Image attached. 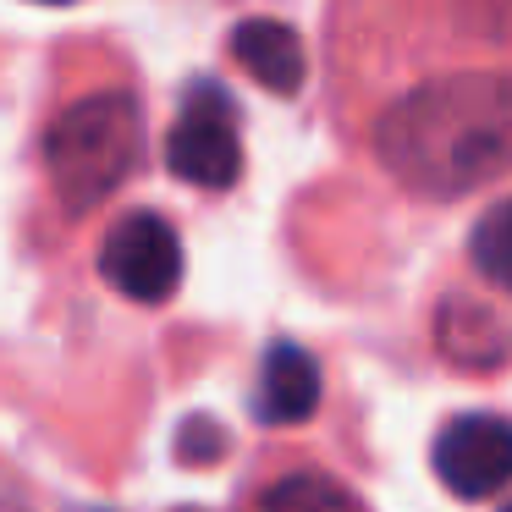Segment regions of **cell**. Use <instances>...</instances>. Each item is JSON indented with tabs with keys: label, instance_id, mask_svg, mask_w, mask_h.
I'll use <instances>...</instances> for the list:
<instances>
[{
	"label": "cell",
	"instance_id": "cell-12",
	"mask_svg": "<svg viewBox=\"0 0 512 512\" xmlns=\"http://www.w3.org/2000/svg\"><path fill=\"white\" fill-rule=\"evenodd\" d=\"M501 512H512V501H507V507H501Z\"/></svg>",
	"mask_w": 512,
	"mask_h": 512
},
{
	"label": "cell",
	"instance_id": "cell-8",
	"mask_svg": "<svg viewBox=\"0 0 512 512\" xmlns=\"http://www.w3.org/2000/svg\"><path fill=\"white\" fill-rule=\"evenodd\" d=\"M435 347L463 369H496L512 353V325L474 298H446L435 314Z\"/></svg>",
	"mask_w": 512,
	"mask_h": 512
},
{
	"label": "cell",
	"instance_id": "cell-11",
	"mask_svg": "<svg viewBox=\"0 0 512 512\" xmlns=\"http://www.w3.org/2000/svg\"><path fill=\"white\" fill-rule=\"evenodd\" d=\"M0 512H28V501H23V490L12 485V479L0 474Z\"/></svg>",
	"mask_w": 512,
	"mask_h": 512
},
{
	"label": "cell",
	"instance_id": "cell-1",
	"mask_svg": "<svg viewBox=\"0 0 512 512\" xmlns=\"http://www.w3.org/2000/svg\"><path fill=\"white\" fill-rule=\"evenodd\" d=\"M375 155L397 182L457 199L512 171V78L457 72L408 89L375 122Z\"/></svg>",
	"mask_w": 512,
	"mask_h": 512
},
{
	"label": "cell",
	"instance_id": "cell-10",
	"mask_svg": "<svg viewBox=\"0 0 512 512\" xmlns=\"http://www.w3.org/2000/svg\"><path fill=\"white\" fill-rule=\"evenodd\" d=\"M468 259H474V270L490 287L512 292V199L490 204V210L479 215L474 237H468Z\"/></svg>",
	"mask_w": 512,
	"mask_h": 512
},
{
	"label": "cell",
	"instance_id": "cell-9",
	"mask_svg": "<svg viewBox=\"0 0 512 512\" xmlns=\"http://www.w3.org/2000/svg\"><path fill=\"white\" fill-rule=\"evenodd\" d=\"M254 512H364V507H358L353 490H342L336 479L298 468V474L270 479V485L254 496Z\"/></svg>",
	"mask_w": 512,
	"mask_h": 512
},
{
	"label": "cell",
	"instance_id": "cell-6",
	"mask_svg": "<svg viewBox=\"0 0 512 512\" xmlns=\"http://www.w3.org/2000/svg\"><path fill=\"white\" fill-rule=\"evenodd\" d=\"M320 408V369L298 342L265 347V364L254 380V413L265 424H303Z\"/></svg>",
	"mask_w": 512,
	"mask_h": 512
},
{
	"label": "cell",
	"instance_id": "cell-5",
	"mask_svg": "<svg viewBox=\"0 0 512 512\" xmlns=\"http://www.w3.org/2000/svg\"><path fill=\"white\" fill-rule=\"evenodd\" d=\"M435 479L463 501H485L512 485V419L501 413H457L430 446Z\"/></svg>",
	"mask_w": 512,
	"mask_h": 512
},
{
	"label": "cell",
	"instance_id": "cell-7",
	"mask_svg": "<svg viewBox=\"0 0 512 512\" xmlns=\"http://www.w3.org/2000/svg\"><path fill=\"white\" fill-rule=\"evenodd\" d=\"M232 61L265 94H298L303 72H309L298 34L287 23H276V17H248V23H237L232 28Z\"/></svg>",
	"mask_w": 512,
	"mask_h": 512
},
{
	"label": "cell",
	"instance_id": "cell-2",
	"mask_svg": "<svg viewBox=\"0 0 512 512\" xmlns=\"http://www.w3.org/2000/svg\"><path fill=\"white\" fill-rule=\"evenodd\" d=\"M138 155V105L127 94H89L67 105L45 133V166L56 182V199L72 215L94 210L116 182L127 177Z\"/></svg>",
	"mask_w": 512,
	"mask_h": 512
},
{
	"label": "cell",
	"instance_id": "cell-4",
	"mask_svg": "<svg viewBox=\"0 0 512 512\" xmlns=\"http://www.w3.org/2000/svg\"><path fill=\"white\" fill-rule=\"evenodd\" d=\"M100 276L133 303H166L182 287V237L155 210L122 215L100 243Z\"/></svg>",
	"mask_w": 512,
	"mask_h": 512
},
{
	"label": "cell",
	"instance_id": "cell-3",
	"mask_svg": "<svg viewBox=\"0 0 512 512\" xmlns=\"http://www.w3.org/2000/svg\"><path fill=\"white\" fill-rule=\"evenodd\" d=\"M166 166L171 177L193 182V188H232L237 182L243 144H237V111L221 83H199L182 100L177 122L166 133Z\"/></svg>",
	"mask_w": 512,
	"mask_h": 512
}]
</instances>
